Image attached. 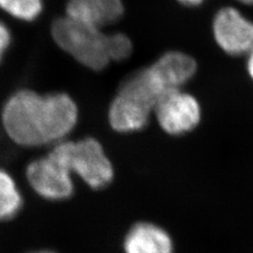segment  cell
<instances>
[{"mask_svg": "<svg viewBox=\"0 0 253 253\" xmlns=\"http://www.w3.org/2000/svg\"><path fill=\"white\" fill-rule=\"evenodd\" d=\"M22 207V196L14 178L0 169V220H9L17 215Z\"/></svg>", "mask_w": 253, "mask_h": 253, "instance_id": "11", "label": "cell"}, {"mask_svg": "<svg viewBox=\"0 0 253 253\" xmlns=\"http://www.w3.org/2000/svg\"><path fill=\"white\" fill-rule=\"evenodd\" d=\"M153 73L168 92L181 89L195 76L197 63L190 55L180 51L163 54L152 66Z\"/></svg>", "mask_w": 253, "mask_h": 253, "instance_id": "8", "label": "cell"}, {"mask_svg": "<svg viewBox=\"0 0 253 253\" xmlns=\"http://www.w3.org/2000/svg\"><path fill=\"white\" fill-rule=\"evenodd\" d=\"M176 1L187 7H196V6H200L204 3L205 0H176Z\"/></svg>", "mask_w": 253, "mask_h": 253, "instance_id": "16", "label": "cell"}, {"mask_svg": "<svg viewBox=\"0 0 253 253\" xmlns=\"http://www.w3.org/2000/svg\"><path fill=\"white\" fill-rule=\"evenodd\" d=\"M44 9V0H0V10L12 18L32 22L39 18Z\"/></svg>", "mask_w": 253, "mask_h": 253, "instance_id": "12", "label": "cell"}, {"mask_svg": "<svg viewBox=\"0 0 253 253\" xmlns=\"http://www.w3.org/2000/svg\"><path fill=\"white\" fill-rule=\"evenodd\" d=\"M154 112L161 128L174 136L192 132L203 118V108L199 99L181 89L165 94L156 104Z\"/></svg>", "mask_w": 253, "mask_h": 253, "instance_id": "5", "label": "cell"}, {"mask_svg": "<svg viewBox=\"0 0 253 253\" xmlns=\"http://www.w3.org/2000/svg\"><path fill=\"white\" fill-rule=\"evenodd\" d=\"M12 42V33L4 22L0 21V61Z\"/></svg>", "mask_w": 253, "mask_h": 253, "instance_id": "14", "label": "cell"}, {"mask_svg": "<svg viewBox=\"0 0 253 253\" xmlns=\"http://www.w3.org/2000/svg\"><path fill=\"white\" fill-rule=\"evenodd\" d=\"M4 130L16 144L37 147L60 141L77 123V107L68 94L14 93L2 112Z\"/></svg>", "mask_w": 253, "mask_h": 253, "instance_id": "1", "label": "cell"}, {"mask_svg": "<svg viewBox=\"0 0 253 253\" xmlns=\"http://www.w3.org/2000/svg\"><path fill=\"white\" fill-rule=\"evenodd\" d=\"M124 13L122 0H68L66 5L67 17L97 30L117 22Z\"/></svg>", "mask_w": 253, "mask_h": 253, "instance_id": "7", "label": "cell"}, {"mask_svg": "<svg viewBox=\"0 0 253 253\" xmlns=\"http://www.w3.org/2000/svg\"><path fill=\"white\" fill-rule=\"evenodd\" d=\"M151 109L128 95L118 92L109 110V122L120 133H131L145 128Z\"/></svg>", "mask_w": 253, "mask_h": 253, "instance_id": "10", "label": "cell"}, {"mask_svg": "<svg viewBox=\"0 0 253 253\" xmlns=\"http://www.w3.org/2000/svg\"><path fill=\"white\" fill-rule=\"evenodd\" d=\"M27 177L34 191L45 200L63 201L74 192L72 173L50 153L29 165Z\"/></svg>", "mask_w": 253, "mask_h": 253, "instance_id": "6", "label": "cell"}, {"mask_svg": "<svg viewBox=\"0 0 253 253\" xmlns=\"http://www.w3.org/2000/svg\"><path fill=\"white\" fill-rule=\"evenodd\" d=\"M125 253H174L170 234L161 226L138 223L126 233L124 240Z\"/></svg>", "mask_w": 253, "mask_h": 253, "instance_id": "9", "label": "cell"}, {"mask_svg": "<svg viewBox=\"0 0 253 253\" xmlns=\"http://www.w3.org/2000/svg\"><path fill=\"white\" fill-rule=\"evenodd\" d=\"M246 71L249 78L253 82V47L251 51L246 55Z\"/></svg>", "mask_w": 253, "mask_h": 253, "instance_id": "15", "label": "cell"}, {"mask_svg": "<svg viewBox=\"0 0 253 253\" xmlns=\"http://www.w3.org/2000/svg\"><path fill=\"white\" fill-rule=\"evenodd\" d=\"M50 154L93 189L104 188L113 179L112 164L95 138L58 142Z\"/></svg>", "mask_w": 253, "mask_h": 253, "instance_id": "3", "label": "cell"}, {"mask_svg": "<svg viewBox=\"0 0 253 253\" xmlns=\"http://www.w3.org/2000/svg\"><path fill=\"white\" fill-rule=\"evenodd\" d=\"M34 253H55V252H51V251H39V252H34Z\"/></svg>", "mask_w": 253, "mask_h": 253, "instance_id": "18", "label": "cell"}, {"mask_svg": "<svg viewBox=\"0 0 253 253\" xmlns=\"http://www.w3.org/2000/svg\"><path fill=\"white\" fill-rule=\"evenodd\" d=\"M235 1L244 5H253V0H235Z\"/></svg>", "mask_w": 253, "mask_h": 253, "instance_id": "17", "label": "cell"}, {"mask_svg": "<svg viewBox=\"0 0 253 253\" xmlns=\"http://www.w3.org/2000/svg\"><path fill=\"white\" fill-rule=\"evenodd\" d=\"M108 51L111 60L126 59L132 53V42L129 37L123 33L108 35Z\"/></svg>", "mask_w": 253, "mask_h": 253, "instance_id": "13", "label": "cell"}, {"mask_svg": "<svg viewBox=\"0 0 253 253\" xmlns=\"http://www.w3.org/2000/svg\"><path fill=\"white\" fill-rule=\"evenodd\" d=\"M54 42L84 67L94 71L105 69L111 61L108 51V35L71 19L59 17L52 23Z\"/></svg>", "mask_w": 253, "mask_h": 253, "instance_id": "2", "label": "cell"}, {"mask_svg": "<svg viewBox=\"0 0 253 253\" xmlns=\"http://www.w3.org/2000/svg\"><path fill=\"white\" fill-rule=\"evenodd\" d=\"M211 31L216 45L229 56H246L253 47V21L233 5L215 12Z\"/></svg>", "mask_w": 253, "mask_h": 253, "instance_id": "4", "label": "cell"}]
</instances>
